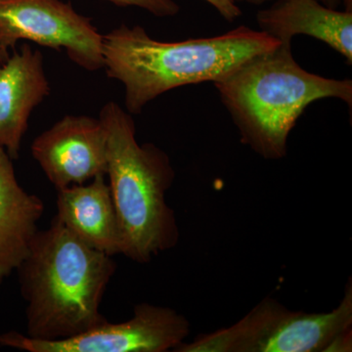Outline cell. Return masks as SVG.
I'll return each mask as SVG.
<instances>
[{
    "label": "cell",
    "instance_id": "4fadbf2b",
    "mask_svg": "<svg viewBox=\"0 0 352 352\" xmlns=\"http://www.w3.org/2000/svg\"><path fill=\"white\" fill-rule=\"evenodd\" d=\"M120 7H138L157 18L173 17L180 7L173 0H107Z\"/></svg>",
    "mask_w": 352,
    "mask_h": 352
},
{
    "label": "cell",
    "instance_id": "7c38bea8",
    "mask_svg": "<svg viewBox=\"0 0 352 352\" xmlns=\"http://www.w3.org/2000/svg\"><path fill=\"white\" fill-rule=\"evenodd\" d=\"M43 212V200L20 186L13 160L0 147V286L29 254Z\"/></svg>",
    "mask_w": 352,
    "mask_h": 352
},
{
    "label": "cell",
    "instance_id": "6da1fadb",
    "mask_svg": "<svg viewBox=\"0 0 352 352\" xmlns=\"http://www.w3.org/2000/svg\"><path fill=\"white\" fill-rule=\"evenodd\" d=\"M280 44L247 25L212 38L164 43L152 38L140 25H120L103 34L104 68L109 78L124 85L127 112L138 115L166 92L217 82Z\"/></svg>",
    "mask_w": 352,
    "mask_h": 352
},
{
    "label": "cell",
    "instance_id": "5b68a950",
    "mask_svg": "<svg viewBox=\"0 0 352 352\" xmlns=\"http://www.w3.org/2000/svg\"><path fill=\"white\" fill-rule=\"evenodd\" d=\"M352 351V285L326 314L293 311L266 298L241 320L183 342L175 352H349Z\"/></svg>",
    "mask_w": 352,
    "mask_h": 352
},
{
    "label": "cell",
    "instance_id": "3957f363",
    "mask_svg": "<svg viewBox=\"0 0 352 352\" xmlns=\"http://www.w3.org/2000/svg\"><path fill=\"white\" fill-rule=\"evenodd\" d=\"M214 85L242 142L266 160L286 157L289 132L314 102L335 98L352 106V80L307 72L292 43L251 58Z\"/></svg>",
    "mask_w": 352,
    "mask_h": 352
},
{
    "label": "cell",
    "instance_id": "9a60e30c",
    "mask_svg": "<svg viewBox=\"0 0 352 352\" xmlns=\"http://www.w3.org/2000/svg\"><path fill=\"white\" fill-rule=\"evenodd\" d=\"M317 1L333 9H340V6H344V10L352 12V0H317Z\"/></svg>",
    "mask_w": 352,
    "mask_h": 352
},
{
    "label": "cell",
    "instance_id": "30bf717a",
    "mask_svg": "<svg viewBox=\"0 0 352 352\" xmlns=\"http://www.w3.org/2000/svg\"><path fill=\"white\" fill-rule=\"evenodd\" d=\"M259 31L281 43L300 34L327 44L352 65V12L333 9L317 0H275L256 15Z\"/></svg>",
    "mask_w": 352,
    "mask_h": 352
},
{
    "label": "cell",
    "instance_id": "8fae6325",
    "mask_svg": "<svg viewBox=\"0 0 352 352\" xmlns=\"http://www.w3.org/2000/svg\"><path fill=\"white\" fill-rule=\"evenodd\" d=\"M105 176L57 190L55 219L89 247L113 256L122 254V233Z\"/></svg>",
    "mask_w": 352,
    "mask_h": 352
},
{
    "label": "cell",
    "instance_id": "7a4b0ae2",
    "mask_svg": "<svg viewBox=\"0 0 352 352\" xmlns=\"http://www.w3.org/2000/svg\"><path fill=\"white\" fill-rule=\"evenodd\" d=\"M116 267L112 256L85 244L54 217L34 236L17 270L28 337L67 339L107 322L100 305Z\"/></svg>",
    "mask_w": 352,
    "mask_h": 352
},
{
    "label": "cell",
    "instance_id": "52a82bcc",
    "mask_svg": "<svg viewBox=\"0 0 352 352\" xmlns=\"http://www.w3.org/2000/svg\"><path fill=\"white\" fill-rule=\"evenodd\" d=\"M190 323L170 307L139 303L129 321L101 324L57 340H34L17 332L0 335V344L29 352H166L187 339Z\"/></svg>",
    "mask_w": 352,
    "mask_h": 352
},
{
    "label": "cell",
    "instance_id": "277c9868",
    "mask_svg": "<svg viewBox=\"0 0 352 352\" xmlns=\"http://www.w3.org/2000/svg\"><path fill=\"white\" fill-rule=\"evenodd\" d=\"M99 119L107 135L106 175L119 219L122 254L148 263L179 241L175 210L166 201L175 171L161 148L139 144L131 113L119 104H105Z\"/></svg>",
    "mask_w": 352,
    "mask_h": 352
},
{
    "label": "cell",
    "instance_id": "2e32d148",
    "mask_svg": "<svg viewBox=\"0 0 352 352\" xmlns=\"http://www.w3.org/2000/svg\"><path fill=\"white\" fill-rule=\"evenodd\" d=\"M236 3H248L251 6H263V4L267 3V2L275 1V0H234Z\"/></svg>",
    "mask_w": 352,
    "mask_h": 352
},
{
    "label": "cell",
    "instance_id": "ba28073f",
    "mask_svg": "<svg viewBox=\"0 0 352 352\" xmlns=\"http://www.w3.org/2000/svg\"><path fill=\"white\" fill-rule=\"evenodd\" d=\"M32 155L56 190L107 173V135L100 119L65 116L32 144Z\"/></svg>",
    "mask_w": 352,
    "mask_h": 352
},
{
    "label": "cell",
    "instance_id": "5bb4252c",
    "mask_svg": "<svg viewBox=\"0 0 352 352\" xmlns=\"http://www.w3.org/2000/svg\"><path fill=\"white\" fill-rule=\"evenodd\" d=\"M205 1L214 7L220 16L228 22H234L242 15L239 6L234 0H205Z\"/></svg>",
    "mask_w": 352,
    "mask_h": 352
},
{
    "label": "cell",
    "instance_id": "8992f818",
    "mask_svg": "<svg viewBox=\"0 0 352 352\" xmlns=\"http://www.w3.org/2000/svg\"><path fill=\"white\" fill-rule=\"evenodd\" d=\"M56 51L89 72L104 68L103 34L89 18L62 0H0V58L19 41Z\"/></svg>",
    "mask_w": 352,
    "mask_h": 352
},
{
    "label": "cell",
    "instance_id": "9c48e42d",
    "mask_svg": "<svg viewBox=\"0 0 352 352\" xmlns=\"http://www.w3.org/2000/svg\"><path fill=\"white\" fill-rule=\"evenodd\" d=\"M50 94L43 53L24 43L0 58V147L19 159L23 138L34 109Z\"/></svg>",
    "mask_w": 352,
    "mask_h": 352
}]
</instances>
